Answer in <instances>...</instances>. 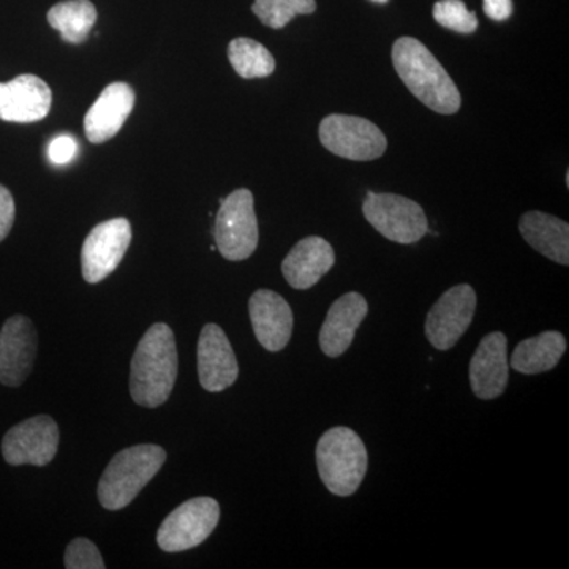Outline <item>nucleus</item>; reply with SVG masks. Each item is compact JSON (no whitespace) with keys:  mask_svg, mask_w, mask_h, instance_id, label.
Segmentation results:
<instances>
[{"mask_svg":"<svg viewBox=\"0 0 569 569\" xmlns=\"http://www.w3.org/2000/svg\"><path fill=\"white\" fill-rule=\"evenodd\" d=\"M317 467L321 481L337 497L353 496L367 473L365 441L350 427H332L317 445Z\"/></svg>","mask_w":569,"mask_h":569,"instance_id":"obj_4","label":"nucleus"},{"mask_svg":"<svg viewBox=\"0 0 569 569\" xmlns=\"http://www.w3.org/2000/svg\"><path fill=\"white\" fill-rule=\"evenodd\" d=\"M78 152V142L70 134H59L50 142L48 157L54 164H67L74 159Z\"/></svg>","mask_w":569,"mask_h":569,"instance_id":"obj_27","label":"nucleus"},{"mask_svg":"<svg viewBox=\"0 0 569 569\" xmlns=\"http://www.w3.org/2000/svg\"><path fill=\"white\" fill-rule=\"evenodd\" d=\"M336 263L335 249L320 236L302 239L284 257L282 274L295 290H309L331 271Z\"/></svg>","mask_w":569,"mask_h":569,"instance_id":"obj_18","label":"nucleus"},{"mask_svg":"<svg viewBox=\"0 0 569 569\" xmlns=\"http://www.w3.org/2000/svg\"><path fill=\"white\" fill-rule=\"evenodd\" d=\"M59 427L54 419L40 415L11 427L2 441L3 459L10 466L44 467L58 455Z\"/></svg>","mask_w":569,"mask_h":569,"instance_id":"obj_11","label":"nucleus"},{"mask_svg":"<svg viewBox=\"0 0 569 569\" xmlns=\"http://www.w3.org/2000/svg\"><path fill=\"white\" fill-rule=\"evenodd\" d=\"M569 186V173H567V187Z\"/></svg>","mask_w":569,"mask_h":569,"instance_id":"obj_31","label":"nucleus"},{"mask_svg":"<svg viewBox=\"0 0 569 569\" xmlns=\"http://www.w3.org/2000/svg\"><path fill=\"white\" fill-rule=\"evenodd\" d=\"M37 356V331L28 317L9 318L0 331V383L17 388L31 376Z\"/></svg>","mask_w":569,"mask_h":569,"instance_id":"obj_12","label":"nucleus"},{"mask_svg":"<svg viewBox=\"0 0 569 569\" xmlns=\"http://www.w3.org/2000/svg\"><path fill=\"white\" fill-rule=\"evenodd\" d=\"M485 13L490 20L507 21L512 14V0H485Z\"/></svg>","mask_w":569,"mask_h":569,"instance_id":"obj_29","label":"nucleus"},{"mask_svg":"<svg viewBox=\"0 0 569 569\" xmlns=\"http://www.w3.org/2000/svg\"><path fill=\"white\" fill-rule=\"evenodd\" d=\"M67 569H103L104 561L102 553L92 541L86 538H77L70 542L66 550Z\"/></svg>","mask_w":569,"mask_h":569,"instance_id":"obj_26","label":"nucleus"},{"mask_svg":"<svg viewBox=\"0 0 569 569\" xmlns=\"http://www.w3.org/2000/svg\"><path fill=\"white\" fill-rule=\"evenodd\" d=\"M318 134L329 152L355 162L380 159L388 148L387 137L376 123L358 116H326Z\"/></svg>","mask_w":569,"mask_h":569,"instance_id":"obj_7","label":"nucleus"},{"mask_svg":"<svg viewBox=\"0 0 569 569\" xmlns=\"http://www.w3.org/2000/svg\"><path fill=\"white\" fill-rule=\"evenodd\" d=\"M216 247L224 260L244 261L258 247V220L250 190L238 189L220 200L213 227Z\"/></svg>","mask_w":569,"mask_h":569,"instance_id":"obj_5","label":"nucleus"},{"mask_svg":"<svg viewBox=\"0 0 569 569\" xmlns=\"http://www.w3.org/2000/svg\"><path fill=\"white\" fill-rule=\"evenodd\" d=\"M228 59L236 73L244 80L266 78L276 71L274 56L260 41L239 37L228 44Z\"/></svg>","mask_w":569,"mask_h":569,"instance_id":"obj_23","label":"nucleus"},{"mask_svg":"<svg viewBox=\"0 0 569 569\" xmlns=\"http://www.w3.org/2000/svg\"><path fill=\"white\" fill-rule=\"evenodd\" d=\"M220 507L211 497L187 500L160 526L157 542L164 552H183L197 548L219 526Z\"/></svg>","mask_w":569,"mask_h":569,"instance_id":"obj_8","label":"nucleus"},{"mask_svg":"<svg viewBox=\"0 0 569 569\" xmlns=\"http://www.w3.org/2000/svg\"><path fill=\"white\" fill-rule=\"evenodd\" d=\"M134 107V91L127 82H111L103 89L84 118L86 138L93 144L111 140L129 119Z\"/></svg>","mask_w":569,"mask_h":569,"instance_id":"obj_17","label":"nucleus"},{"mask_svg":"<svg viewBox=\"0 0 569 569\" xmlns=\"http://www.w3.org/2000/svg\"><path fill=\"white\" fill-rule=\"evenodd\" d=\"M249 313L261 347L276 353L288 346L293 335L295 317L282 296L272 290L254 291L249 301Z\"/></svg>","mask_w":569,"mask_h":569,"instance_id":"obj_16","label":"nucleus"},{"mask_svg":"<svg viewBox=\"0 0 569 569\" xmlns=\"http://www.w3.org/2000/svg\"><path fill=\"white\" fill-rule=\"evenodd\" d=\"M567 351V340L557 331H546L541 335L522 340L512 351L509 366L523 376H537L549 372L559 365Z\"/></svg>","mask_w":569,"mask_h":569,"instance_id":"obj_21","label":"nucleus"},{"mask_svg":"<svg viewBox=\"0 0 569 569\" xmlns=\"http://www.w3.org/2000/svg\"><path fill=\"white\" fill-rule=\"evenodd\" d=\"M373 2L385 3V2H388V0H373Z\"/></svg>","mask_w":569,"mask_h":569,"instance_id":"obj_30","label":"nucleus"},{"mask_svg":"<svg viewBox=\"0 0 569 569\" xmlns=\"http://www.w3.org/2000/svg\"><path fill=\"white\" fill-rule=\"evenodd\" d=\"M178 348L170 326L152 325L148 329L130 367V395L138 406L156 408L170 399L178 378Z\"/></svg>","mask_w":569,"mask_h":569,"instance_id":"obj_1","label":"nucleus"},{"mask_svg":"<svg viewBox=\"0 0 569 569\" xmlns=\"http://www.w3.org/2000/svg\"><path fill=\"white\" fill-rule=\"evenodd\" d=\"M519 231L537 252L556 263L569 264V224L550 213L530 211L520 217Z\"/></svg>","mask_w":569,"mask_h":569,"instance_id":"obj_20","label":"nucleus"},{"mask_svg":"<svg viewBox=\"0 0 569 569\" xmlns=\"http://www.w3.org/2000/svg\"><path fill=\"white\" fill-rule=\"evenodd\" d=\"M433 20L441 28L459 33H473L478 29V18L467 9L462 0H440L433 6Z\"/></svg>","mask_w":569,"mask_h":569,"instance_id":"obj_25","label":"nucleus"},{"mask_svg":"<svg viewBox=\"0 0 569 569\" xmlns=\"http://www.w3.org/2000/svg\"><path fill=\"white\" fill-rule=\"evenodd\" d=\"M167 452L157 445H137L122 449L111 459L99 482L100 505L108 511L129 507L142 488L163 467Z\"/></svg>","mask_w":569,"mask_h":569,"instance_id":"obj_3","label":"nucleus"},{"mask_svg":"<svg viewBox=\"0 0 569 569\" xmlns=\"http://www.w3.org/2000/svg\"><path fill=\"white\" fill-rule=\"evenodd\" d=\"M14 200L7 187L0 186V242L9 236L14 223Z\"/></svg>","mask_w":569,"mask_h":569,"instance_id":"obj_28","label":"nucleus"},{"mask_svg":"<svg viewBox=\"0 0 569 569\" xmlns=\"http://www.w3.org/2000/svg\"><path fill=\"white\" fill-rule=\"evenodd\" d=\"M238 359L230 340L220 326L209 323L198 340V377L209 392H220L233 387L238 380Z\"/></svg>","mask_w":569,"mask_h":569,"instance_id":"obj_13","label":"nucleus"},{"mask_svg":"<svg viewBox=\"0 0 569 569\" xmlns=\"http://www.w3.org/2000/svg\"><path fill=\"white\" fill-rule=\"evenodd\" d=\"M362 212L378 233L397 244H415L429 233L425 209L400 194L369 192Z\"/></svg>","mask_w":569,"mask_h":569,"instance_id":"obj_6","label":"nucleus"},{"mask_svg":"<svg viewBox=\"0 0 569 569\" xmlns=\"http://www.w3.org/2000/svg\"><path fill=\"white\" fill-rule=\"evenodd\" d=\"M392 63L408 91L429 110L445 116L459 111L462 99L458 86L421 41L413 37L396 40Z\"/></svg>","mask_w":569,"mask_h":569,"instance_id":"obj_2","label":"nucleus"},{"mask_svg":"<svg viewBox=\"0 0 569 569\" xmlns=\"http://www.w3.org/2000/svg\"><path fill=\"white\" fill-rule=\"evenodd\" d=\"M316 0H254L252 11L264 26L283 29L298 14H312Z\"/></svg>","mask_w":569,"mask_h":569,"instance_id":"obj_24","label":"nucleus"},{"mask_svg":"<svg viewBox=\"0 0 569 569\" xmlns=\"http://www.w3.org/2000/svg\"><path fill=\"white\" fill-rule=\"evenodd\" d=\"M97 21V10L89 0H66L48 11V22L63 41L80 44L88 39Z\"/></svg>","mask_w":569,"mask_h":569,"instance_id":"obj_22","label":"nucleus"},{"mask_svg":"<svg viewBox=\"0 0 569 569\" xmlns=\"http://www.w3.org/2000/svg\"><path fill=\"white\" fill-rule=\"evenodd\" d=\"M367 312H369V306L365 296L355 291L340 296L329 309L321 326V351L329 358H339L346 353L353 343L356 331L365 321Z\"/></svg>","mask_w":569,"mask_h":569,"instance_id":"obj_19","label":"nucleus"},{"mask_svg":"<svg viewBox=\"0 0 569 569\" xmlns=\"http://www.w3.org/2000/svg\"><path fill=\"white\" fill-rule=\"evenodd\" d=\"M477 312V293L470 284L449 288L441 295L426 318V337L433 348L451 350L466 335Z\"/></svg>","mask_w":569,"mask_h":569,"instance_id":"obj_9","label":"nucleus"},{"mask_svg":"<svg viewBox=\"0 0 569 569\" xmlns=\"http://www.w3.org/2000/svg\"><path fill=\"white\" fill-rule=\"evenodd\" d=\"M132 242L129 220L111 219L97 224L86 238L81 250L82 277L88 283H99L118 269Z\"/></svg>","mask_w":569,"mask_h":569,"instance_id":"obj_10","label":"nucleus"},{"mask_svg":"<svg viewBox=\"0 0 569 569\" xmlns=\"http://www.w3.org/2000/svg\"><path fill=\"white\" fill-rule=\"evenodd\" d=\"M50 86L36 74H21L0 82V119L6 122L32 123L51 111Z\"/></svg>","mask_w":569,"mask_h":569,"instance_id":"obj_14","label":"nucleus"},{"mask_svg":"<svg viewBox=\"0 0 569 569\" xmlns=\"http://www.w3.org/2000/svg\"><path fill=\"white\" fill-rule=\"evenodd\" d=\"M508 339L503 332H490L479 342L470 361L471 391L482 400L497 399L508 387Z\"/></svg>","mask_w":569,"mask_h":569,"instance_id":"obj_15","label":"nucleus"}]
</instances>
